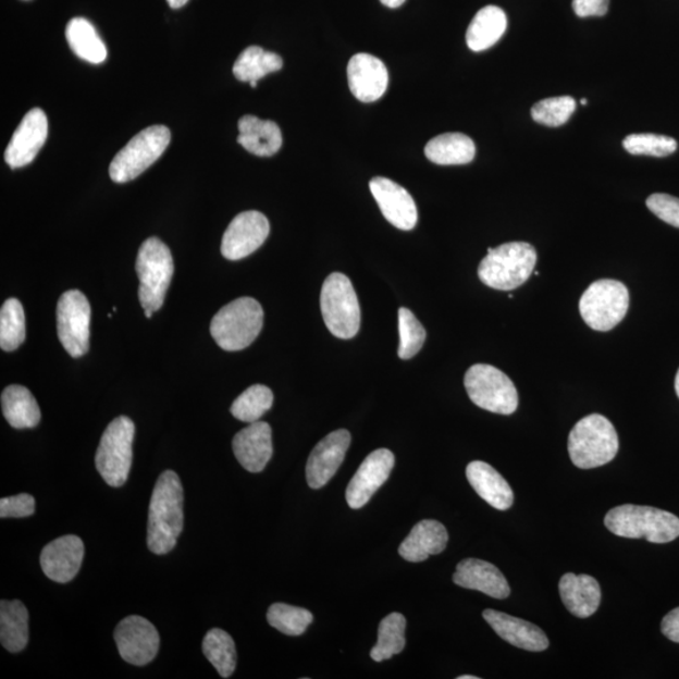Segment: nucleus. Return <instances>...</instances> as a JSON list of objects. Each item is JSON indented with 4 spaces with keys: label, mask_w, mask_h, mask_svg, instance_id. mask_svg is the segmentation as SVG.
Here are the masks:
<instances>
[{
    "label": "nucleus",
    "mask_w": 679,
    "mask_h": 679,
    "mask_svg": "<svg viewBox=\"0 0 679 679\" xmlns=\"http://www.w3.org/2000/svg\"><path fill=\"white\" fill-rule=\"evenodd\" d=\"M184 528V490L174 471L160 474L149 506L148 546L165 555L176 546Z\"/></svg>",
    "instance_id": "f257e3e1"
},
{
    "label": "nucleus",
    "mask_w": 679,
    "mask_h": 679,
    "mask_svg": "<svg viewBox=\"0 0 679 679\" xmlns=\"http://www.w3.org/2000/svg\"><path fill=\"white\" fill-rule=\"evenodd\" d=\"M604 523L614 535L653 544H667L679 536L678 517L656 507L618 506L606 514Z\"/></svg>",
    "instance_id": "f03ea898"
},
{
    "label": "nucleus",
    "mask_w": 679,
    "mask_h": 679,
    "mask_svg": "<svg viewBox=\"0 0 679 679\" xmlns=\"http://www.w3.org/2000/svg\"><path fill=\"white\" fill-rule=\"evenodd\" d=\"M264 313L252 297H240L222 307L210 322V335L225 351L246 349L261 334Z\"/></svg>",
    "instance_id": "7ed1b4c3"
},
{
    "label": "nucleus",
    "mask_w": 679,
    "mask_h": 679,
    "mask_svg": "<svg viewBox=\"0 0 679 679\" xmlns=\"http://www.w3.org/2000/svg\"><path fill=\"white\" fill-rule=\"evenodd\" d=\"M568 448L572 464L581 470L609 464L619 450L616 428L601 415L588 416L572 428Z\"/></svg>",
    "instance_id": "20e7f679"
},
{
    "label": "nucleus",
    "mask_w": 679,
    "mask_h": 679,
    "mask_svg": "<svg viewBox=\"0 0 679 679\" xmlns=\"http://www.w3.org/2000/svg\"><path fill=\"white\" fill-rule=\"evenodd\" d=\"M136 273L140 280L139 300L145 317L164 305L170 282L174 274V261L169 247L157 237L144 242L136 258Z\"/></svg>",
    "instance_id": "39448f33"
},
{
    "label": "nucleus",
    "mask_w": 679,
    "mask_h": 679,
    "mask_svg": "<svg viewBox=\"0 0 679 679\" xmlns=\"http://www.w3.org/2000/svg\"><path fill=\"white\" fill-rule=\"evenodd\" d=\"M536 260V249L527 242L489 248V255L480 263L479 277L493 289L511 291L530 279Z\"/></svg>",
    "instance_id": "423d86ee"
},
{
    "label": "nucleus",
    "mask_w": 679,
    "mask_h": 679,
    "mask_svg": "<svg viewBox=\"0 0 679 679\" xmlns=\"http://www.w3.org/2000/svg\"><path fill=\"white\" fill-rule=\"evenodd\" d=\"M321 312L330 333L343 340L357 336L361 312L357 293L349 277L331 273L321 289Z\"/></svg>",
    "instance_id": "0eeeda50"
},
{
    "label": "nucleus",
    "mask_w": 679,
    "mask_h": 679,
    "mask_svg": "<svg viewBox=\"0 0 679 679\" xmlns=\"http://www.w3.org/2000/svg\"><path fill=\"white\" fill-rule=\"evenodd\" d=\"M135 424L128 417L113 419L104 430L95 465L104 482L111 487L124 486L133 465Z\"/></svg>",
    "instance_id": "6e6552de"
},
{
    "label": "nucleus",
    "mask_w": 679,
    "mask_h": 679,
    "mask_svg": "<svg viewBox=\"0 0 679 679\" xmlns=\"http://www.w3.org/2000/svg\"><path fill=\"white\" fill-rule=\"evenodd\" d=\"M170 139L172 134L164 125H152L135 135L113 158L111 180L119 184L136 180L163 156Z\"/></svg>",
    "instance_id": "1a4fd4ad"
},
{
    "label": "nucleus",
    "mask_w": 679,
    "mask_h": 679,
    "mask_svg": "<svg viewBox=\"0 0 679 679\" xmlns=\"http://www.w3.org/2000/svg\"><path fill=\"white\" fill-rule=\"evenodd\" d=\"M465 386L476 406L491 413L509 416L519 407L513 380L495 367L476 363L467 370Z\"/></svg>",
    "instance_id": "9d476101"
},
{
    "label": "nucleus",
    "mask_w": 679,
    "mask_h": 679,
    "mask_svg": "<svg viewBox=\"0 0 679 679\" xmlns=\"http://www.w3.org/2000/svg\"><path fill=\"white\" fill-rule=\"evenodd\" d=\"M629 309V291L616 280H600L580 298L581 318L595 331H609L619 325Z\"/></svg>",
    "instance_id": "9b49d317"
},
{
    "label": "nucleus",
    "mask_w": 679,
    "mask_h": 679,
    "mask_svg": "<svg viewBox=\"0 0 679 679\" xmlns=\"http://www.w3.org/2000/svg\"><path fill=\"white\" fill-rule=\"evenodd\" d=\"M91 306L78 289L64 293L57 305V333L72 358L84 357L90 342Z\"/></svg>",
    "instance_id": "f8f14e48"
},
{
    "label": "nucleus",
    "mask_w": 679,
    "mask_h": 679,
    "mask_svg": "<svg viewBox=\"0 0 679 679\" xmlns=\"http://www.w3.org/2000/svg\"><path fill=\"white\" fill-rule=\"evenodd\" d=\"M113 638L121 658L134 666L149 665L159 652L160 637L157 628L139 616L121 620Z\"/></svg>",
    "instance_id": "ddd939ff"
},
{
    "label": "nucleus",
    "mask_w": 679,
    "mask_h": 679,
    "mask_svg": "<svg viewBox=\"0 0 679 679\" xmlns=\"http://www.w3.org/2000/svg\"><path fill=\"white\" fill-rule=\"evenodd\" d=\"M270 234V222L257 210L238 214L224 232L222 255L226 260L239 261L256 252Z\"/></svg>",
    "instance_id": "4468645a"
},
{
    "label": "nucleus",
    "mask_w": 679,
    "mask_h": 679,
    "mask_svg": "<svg viewBox=\"0 0 679 679\" xmlns=\"http://www.w3.org/2000/svg\"><path fill=\"white\" fill-rule=\"evenodd\" d=\"M395 457L390 449L370 453L346 489L347 504L354 509L366 506L374 493L390 479Z\"/></svg>",
    "instance_id": "2eb2a0df"
},
{
    "label": "nucleus",
    "mask_w": 679,
    "mask_h": 679,
    "mask_svg": "<svg viewBox=\"0 0 679 679\" xmlns=\"http://www.w3.org/2000/svg\"><path fill=\"white\" fill-rule=\"evenodd\" d=\"M351 435L346 430L330 433L313 448L306 465V480L313 490L325 486L343 465Z\"/></svg>",
    "instance_id": "dca6fc26"
},
{
    "label": "nucleus",
    "mask_w": 679,
    "mask_h": 679,
    "mask_svg": "<svg viewBox=\"0 0 679 679\" xmlns=\"http://www.w3.org/2000/svg\"><path fill=\"white\" fill-rule=\"evenodd\" d=\"M370 190L385 220L402 231H411L418 222L416 201L399 184L376 176L370 182Z\"/></svg>",
    "instance_id": "f3484780"
},
{
    "label": "nucleus",
    "mask_w": 679,
    "mask_h": 679,
    "mask_svg": "<svg viewBox=\"0 0 679 679\" xmlns=\"http://www.w3.org/2000/svg\"><path fill=\"white\" fill-rule=\"evenodd\" d=\"M48 135V121L44 110H30L23 118L17 131L4 153L7 164L12 169L23 168L32 163L42 149Z\"/></svg>",
    "instance_id": "a211bd4d"
},
{
    "label": "nucleus",
    "mask_w": 679,
    "mask_h": 679,
    "mask_svg": "<svg viewBox=\"0 0 679 679\" xmlns=\"http://www.w3.org/2000/svg\"><path fill=\"white\" fill-rule=\"evenodd\" d=\"M84 556V541L76 535H66L45 546L40 554V566L48 579L66 584L76 578Z\"/></svg>",
    "instance_id": "6ab92c4d"
},
{
    "label": "nucleus",
    "mask_w": 679,
    "mask_h": 679,
    "mask_svg": "<svg viewBox=\"0 0 679 679\" xmlns=\"http://www.w3.org/2000/svg\"><path fill=\"white\" fill-rule=\"evenodd\" d=\"M347 81L353 95L361 102L382 99L390 85V74L382 60L369 53L353 55L347 64Z\"/></svg>",
    "instance_id": "aec40b11"
},
{
    "label": "nucleus",
    "mask_w": 679,
    "mask_h": 679,
    "mask_svg": "<svg viewBox=\"0 0 679 679\" xmlns=\"http://www.w3.org/2000/svg\"><path fill=\"white\" fill-rule=\"evenodd\" d=\"M233 452L238 462L250 473H260L273 455L272 430L269 423H250L233 439Z\"/></svg>",
    "instance_id": "412c9836"
},
{
    "label": "nucleus",
    "mask_w": 679,
    "mask_h": 679,
    "mask_svg": "<svg viewBox=\"0 0 679 679\" xmlns=\"http://www.w3.org/2000/svg\"><path fill=\"white\" fill-rule=\"evenodd\" d=\"M483 618L498 637L503 638L507 643L517 646V649L530 652L547 650L548 640L546 634L530 621L493 609L484 610Z\"/></svg>",
    "instance_id": "4be33fe9"
},
{
    "label": "nucleus",
    "mask_w": 679,
    "mask_h": 679,
    "mask_svg": "<svg viewBox=\"0 0 679 679\" xmlns=\"http://www.w3.org/2000/svg\"><path fill=\"white\" fill-rule=\"evenodd\" d=\"M453 581L460 588L477 590L495 600H506L511 589L495 565L479 559H466L457 565Z\"/></svg>",
    "instance_id": "5701e85b"
},
{
    "label": "nucleus",
    "mask_w": 679,
    "mask_h": 679,
    "mask_svg": "<svg viewBox=\"0 0 679 679\" xmlns=\"http://www.w3.org/2000/svg\"><path fill=\"white\" fill-rule=\"evenodd\" d=\"M448 539V531L440 521L423 520L418 522L403 541L399 555L409 563H422L431 555L443 553Z\"/></svg>",
    "instance_id": "b1692460"
},
{
    "label": "nucleus",
    "mask_w": 679,
    "mask_h": 679,
    "mask_svg": "<svg viewBox=\"0 0 679 679\" xmlns=\"http://www.w3.org/2000/svg\"><path fill=\"white\" fill-rule=\"evenodd\" d=\"M561 601L572 616L589 618L600 608L602 590L600 583L593 577L576 576L568 572L559 584Z\"/></svg>",
    "instance_id": "393cba45"
},
{
    "label": "nucleus",
    "mask_w": 679,
    "mask_h": 679,
    "mask_svg": "<svg viewBox=\"0 0 679 679\" xmlns=\"http://www.w3.org/2000/svg\"><path fill=\"white\" fill-rule=\"evenodd\" d=\"M466 476L472 489L489 505L506 511L514 505V492L495 468L482 460H474L467 466Z\"/></svg>",
    "instance_id": "a878e982"
},
{
    "label": "nucleus",
    "mask_w": 679,
    "mask_h": 679,
    "mask_svg": "<svg viewBox=\"0 0 679 679\" xmlns=\"http://www.w3.org/2000/svg\"><path fill=\"white\" fill-rule=\"evenodd\" d=\"M237 141L257 157H273L282 147L280 126L273 121L245 115L238 121Z\"/></svg>",
    "instance_id": "bb28decb"
},
{
    "label": "nucleus",
    "mask_w": 679,
    "mask_h": 679,
    "mask_svg": "<svg viewBox=\"0 0 679 679\" xmlns=\"http://www.w3.org/2000/svg\"><path fill=\"white\" fill-rule=\"evenodd\" d=\"M506 28L505 12L496 5L484 7L467 29V45L473 52L486 51L503 38Z\"/></svg>",
    "instance_id": "cd10ccee"
},
{
    "label": "nucleus",
    "mask_w": 679,
    "mask_h": 679,
    "mask_svg": "<svg viewBox=\"0 0 679 679\" xmlns=\"http://www.w3.org/2000/svg\"><path fill=\"white\" fill-rule=\"evenodd\" d=\"M425 157L439 165H465L476 156L474 143L470 136L448 133L435 136L427 144Z\"/></svg>",
    "instance_id": "c85d7f7f"
},
{
    "label": "nucleus",
    "mask_w": 679,
    "mask_h": 679,
    "mask_svg": "<svg viewBox=\"0 0 679 679\" xmlns=\"http://www.w3.org/2000/svg\"><path fill=\"white\" fill-rule=\"evenodd\" d=\"M3 416L15 430H29L40 422V409L34 395L22 385H11L2 393Z\"/></svg>",
    "instance_id": "c756f323"
},
{
    "label": "nucleus",
    "mask_w": 679,
    "mask_h": 679,
    "mask_svg": "<svg viewBox=\"0 0 679 679\" xmlns=\"http://www.w3.org/2000/svg\"><path fill=\"white\" fill-rule=\"evenodd\" d=\"M28 610L20 601L0 603V641L8 652L20 653L28 644Z\"/></svg>",
    "instance_id": "7c9ffc66"
},
{
    "label": "nucleus",
    "mask_w": 679,
    "mask_h": 679,
    "mask_svg": "<svg viewBox=\"0 0 679 679\" xmlns=\"http://www.w3.org/2000/svg\"><path fill=\"white\" fill-rule=\"evenodd\" d=\"M66 38L71 47L81 60L94 64H100L108 59L107 45L90 22L85 18L71 20L66 28Z\"/></svg>",
    "instance_id": "2f4dec72"
},
{
    "label": "nucleus",
    "mask_w": 679,
    "mask_h": 679,
    "mask_svg": "<svg viewBox=\"0 0 679 679\" xmlns=\"http://www.w3.org/2000/svg\"><path fill=\"white\" fill-rule=\"evenodd\" d=\"M283 61L277 53L264 51L258 46H250L234 62L233 74L242 83H258L267 75L282 69Z\"/></svg>",
    "instance_id": "473e14b6"
},
{
    "label": "nucleus",
    "mask_w": 679,
    "mask_h": 679,
    "mask_svg": "<svg viewBox=\"0 0 679 679\" xmlns=\"http://www.w3.org/2000/svg\"><path fill=\"white\" fill-rule=\"evenodd\" d=\"M407 619L400 613H392L380 621L378 643L370 651L371 659L383 662L391 659L406 649Z\"/></svg>",
    "instance_id": "72a5a7b5"
},
{
    "label": "nucleus",
    "mask_w": 679,
    "mask_h": 679,
    "mask_svg": "<svg viewBox=\"0 0 679 679\" xmlns=\"http://www.w3.org/2000/svg\"><path fill=\"white\" fill-rule=\"evenodd\" d=\"M203 653L221 677L230 678L236 670V644L224 630L218 628L209 630L203 640Z\"/></svg>",
    "instance_id": "f704fd0d"
},
{
    "label": "nucleus",
    "mask_w": 679,
    "mask_h": 679,
    "mask_svg": "<svg viewBox=\"0 0 679 679\" xmlns=\"http://www.w3.org/2000/svg\"><path fill=\"white\" fill-rule=\"evenodd\" d=\"M26 340V317L17 298L7 300L0 310V346L4 351H14Z\"/></svg>",
    "instance_id": "c9c22d12"
},
{
    "label": "nucleus",
    "mask_w": 679,
    "mask_h": 679,
    "mask_svg": "<svg viewBox=\"0 0 679 679\" xmlns=\"http://www.w3.org/2000/svg\"><path fill=\"white\" fill-rule=\"evenodd\" d=\"M273 393L270 387L257 384L248 387L232 404L231 413L245 423H255L272 408Z\"/></svg>",
    "instance_id": "e433bc0d"
},
{
    "label": "nucleus",
    "mask_w": 679,
    "mask_h": 679,
    "mask_svg": "<svg viewBox=\"0 0 679 679\" xmlns=\"http://www.w3.org/2000/svg\"><path fill=\"white\" fill-rule=\"evenodd\" d=\"M267 620H269V625L277 629L279 632L291 637H298L303 635L306 629L310 627L313 616L311 612L298 608V606L274 603L270 606L269 612H267Z\"/></svg>",
    "instance_id": "4c0bfd02"
},
{
    "label": "nucleus",
    "mask_w": 679,
    "mask_h": 679,
    "mask_svg": "<svg viewBox=\"0 0 679 679\" xmlns=\"http://www.w3.org/2000/svg\"><path fill=\"white\" fill-rule=\"evenodd\" d=\"M576 109L577 102L571 96L552 97L533 104L531 116L539 124L559 127L568 123Z\"/></svg>",
    "instance_id": "58836bf2"
},
{
    "label": "nucleus",
    "mask_w": 679,
    "mask_h": 679,
    "mask_svg": "<svg viewBox=\"0 0 679 679\" xmlns=\"http://www.w3.org/2000/svg\"><path fill=\"white\" fill-rule=\"evenodd\" d=\"M622 147L632 156L666 158L678 148L674 137L656 134H632L622 141Z\"/></svg>",
    "instance_id": "ea45409f"
},
{
    "label": "nucleus",
    "mask_w": 679,
    "mask_h": 679,
    "mask_svg": "<svg viewBox=\"0 0 679 679\" xmlns=\"http://www.w3.org/2000/svg\"><path fill=\"white\" fill-rule=\"evenodd\" d=\"M400 344L398 349L399 358L409 360L422 350L427 333L422 323L416 314L406 307H402L398 312Z\"/></svg>",
    "instance_id": "a19ab883"
},
{
    "label": "nucleus",
    "mask_w": 679,
    "mask_h": 679,
    "mask_svg": "<svg viewBox=\"0 0 679 679\" xmlns=\"http://www.w3.org/2000/svg\"><path fill=\"white\" fill-rule=\"evenodd\" d=\"M646 207L654 215H657L661 221L666 222L669 225L679 229V199L668 194H652L646 199Z\"/></svg>",
    "instance_id": "79ce46f5"
},
{
    "label": "nucleus",
    "mask_w": 679,
    "mask_h": 679,
    "mask_svg": "<svg viewBox=\"0 0 679 679\" xmlns=\"http://www.w3.org/2000/svg\"><path fill=\"white\" fill-rule=\"evenodd\" d=\"M36 511V499L28 493H21V495L5 497L0 499V517L2 519H22V517H28Z\"/></svg>",
    "instance_id": "37998d69"
},
{
    "label": "nucleus",
    "mask_w": 679,
    "mask_h": 679,
    "mask_svg": "<svg viewBox=\"0 0 679 679\" xmlns=\"http://www.w3.org/2000/svg\"><path fill=\"white\" fill-rule=\"evenodd\" d=\"M610 0H572V10L578 17H604L609 11Z\"/></svg>",
    "instance_id": "c03bdc74"
},
{
    "label": "nucleus",
    "mask_w": 679,
    "mask_h": 679,
    "mask_svg": "<svg viewBox=\"0 0 679 679\" xmlns=\"http://www.w3.org/2000/svg\"><path fill=\"white\" fill-rule=\"evenodd\" d=\"M662 632L668 640L679 643V608L667 614L662 620Z\"/></svg>",
    "instance_id": "a18cd8bd"
},
{
    "label": "nucleus",
    "mask_w": 679,
    "mask_h": 679,
    "mask_svg": "<svg viewBox=\"0 0 679 679\" xmlns=\"http://www.w3.org/2000/svg\"><path fill=\"white\" fill-rule=\"evenodd\" d=\"M380 2H382L385 7L399 8L406 3V0H380Z\"/></svg>",
    "instance_id": "49530a36"
},
{
    "label": "nucleus",
    "mask_w": 679,
    "mask_h": 679,
    "mask_svg": "<svg viewBox=\"0 0 679 679\" xmlns=\"http://www.w3.org/2000/svg\"><path fill=\"white\" fill-rule=\"evenodd\" d=\"M188 2L189 0H168L169 5L172 7L173 10H180V8L184 7Z\"/></svg>",
    "instance_id": "de8ad7c7"
},
{
    "label": "nucleus",
    "mask_w": 679,
    "mask_h": 679,
    "mask_svg": "<svg viewBox=\"0 0 679 679\" xmlns=\"http://www.w3.org/2000/svg\"><path fill=\"white\" fill-rule=\"evenodd\" d=\"M675 386H676V393H677L678 398H679V369H678V373L676 375Z\"/></svg>",
    "instance_id": "09e8293b"
},
{
    "label": "nucleus",
    "mask_w": 679,
    "mask_h": 679,
    "mask_svg": "<svg viewBox=\"0 0 679 679\" xmlns=\"http://www.w3.org/2000/svg\"><path fill=\"white\" fill-rule=\"evenodd\" d=\"M458 679H479V677H476V676H459Z\"/></svg>",
    "instance_id": "8fccbe9b"
},
{
    "label": "nucleus",
    "mask_w": 679,
    "mask_h": 679,
    "mask_svg": "<svg viewBox=\"0 0 679 679\" xmlns=\"http://www.w3.org/2000/svg\"><path fill=\"white\" fill-rule=\"evenodd\" d=\"M581 103L587 104V103H588V100H587V99H583V100H581Z\"/></svg>",
    "instance_id": "3c124183"
}]
</instances>
